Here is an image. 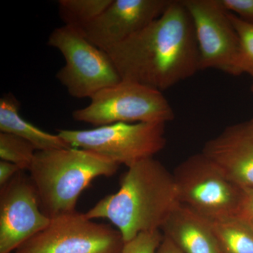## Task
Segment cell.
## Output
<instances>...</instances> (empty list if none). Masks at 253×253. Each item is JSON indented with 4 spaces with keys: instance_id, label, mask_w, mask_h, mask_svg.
I'll list each match as a JSON object with an SVG mask.
<instances>
[{
    "instance_id": "cell-11",
    "label": "cell",
    "mask_w": 253,
    "mask_h": 253,
    "mask_svg": "<svg viewBox=\"0 0 253 253\" xmlns=\"http://www.w3.org/2000/svg\"><path fill=\"white\" fill-rule=\"evenodd\" d=\"M172 0H113L83 31L86 39L104 51L144 29L163 14Z\"/></svg>"
},
{
    "instance_id": "cell-20",
    "label": "cell",
    "mask_w": 253,
    "mask_h": 253,
    "mask_svg": "<svg viewBox=\"0 0 253 253\" xmlns=\"http://www.w3.org/2000/svg\"><path fill=\"white\" fill-rule=\"evenodd\" d=\"M226 11L253 24V0H220Z\"/></svg>"
},
{
    "instance_id": "cell-21",
    "label": "cell",
    "mask_w": 253,
    "mask_h": 253,
    "mask_svg": "<svg viewBox=\"0 0 253 253\" xmlns=\"http://www.w3.org/2000/svg\"><path fill=\"white\" fill-rule=\"evenodd\" d=\"M253 229V193H248L236 216Z\"/></svg>"
},
{
    "instance_id": "cell-4",
    "label": "cell",
    "mask_w": 253,
    "mask_h": 253,
    "mask_svg": "<svg viewBox=\"0 0 253 253\" xmlns=\"http://www.w3.org/2000/svg\"><path fill=\"white\" fill-rule=\"evenodd\" d=\"M172 174L179 204L211 221L237 216L246 193L202 152L186 158Z\"/></svg>"
},
{
    "instance_id": "cell-2",
    "label": "cell",
    "mask_w": 253,
    "mask_h": 253,
    "mask_svg": "<svg viewBox=\"0 0 253 253\" xmlns=\"http://www.w3.org/2000/svg\"><path fill=\"white\" fill-rule=\"evenodd\" d=\"M178 204L172 173L149 158L128 168L117 192L101 199L85 215L111 221L126 243L141 233L161 230Z\"/></svg>"
},
{
    "instance_id": "cell-8",
    "label": "cell",
    "mask_w": 253,
    "mask_h": 253,
    "mask_svg": "<svg viewBox=\"0 0 253 253\" xmlns=\"http://www.w3.org/2000/svg\"><path fill=\"white\" fill-rule=\"evenodd\" d=\"M124 245L117 229L75 211L51 219L16 253H121Z\"/></svg>"
},
{
    "instance_id": "cell-1",
    "label": "cell",
    "mask_w": 253,
    "mask_h": 253,
    "mask_svg": "<svg viewBox=\"0 0 253 253\" xmlns=\"http://www.w3.org/2000/svg\"><path fill=\"white\" fill-rule=\"evenodd\" d=\"M106 52L122 81L161 92L201 71L194 26L181 0H172L159 18Z\"/></svg>"
},
{
    "instance_id": "cell-19",
    "label": "cell",
    "mask_w": 253,
    "mask_h": 253,
    "mask_svg": "<svg viewBox=\"0 0 253 253\" xmlns=\"http://www.w3.org/2000/svg\"><path fill=\"white\" fill-rule=\"evenodd\" d=\"M163 239L161 230L141 233L125 243L121 253H156Z\"/></svg>"
},
{
    "instance_id": "cell-9",
    "label": "cell",
    "mask_w": 253,
    "mask_h": 253,
    "mask_svg": "<svg viewBox=\"0 0 253 253\" xmlns=\"http://www.w3.org/2000/svg\"><path fill=\"white\" fill-rule=\"evenodd\" d=\"M181 1L194 26L201 71L215 69L240 76L239 36L220 0Z\"/></svg>"
},
{
    "instance_id": "cell-16",
    "label": "cell",
    "mask_w": 253,
    "mask_h": 253,
    "mask_svg": "<svg viewBox=\"0 0 253 253\" xmlns=\"http://www.w3.org/2000/svg\"><path fill=\"white\" fill-rule=\"evenodd\" d=\"M113 0H60L59 16L65 26L83 32L94 21Z\"/></svg>"
},
{
    "instance_id": "cell-3",
    "label": "cell",
    "mask_w": 253,
    "mask_h": 253,
    "mask_svg": "<svg viewBox=\"0 0 253 253\" xmlns=\"http://www.w3.org/2000/svg\"><path fill=\"white\" fill-rule=\"evenodd\" d=\"M120 165L88 150L37 151L28 168L42 212L49 218L76 211L82 192L98 176H111Z\"/></svg>"
},
{
    "instance_id": "cell-5",
    "label": "cell",
    "mask_w": 253,
    "mask_h": 253,
    "mask_svg": "<svg viewBox=\"0 0 253 253\" xmlns=\"http://www.w3.org/2000/svg\"><path fill=\"white\" fill-rule=\"evenodd\" d=\"M47 44L59 50L64 58L65 65L56 78L73 97L90 99L122 81L107 53L88 41L79 30L65 25L56 28Z\"/></svg>"
},
{
    "instance_id": "cell-6",
    "label": "cell",
    "mask_w": 253,
    "mask_h": 253,
    "mask_svg": "<svg viewBox=\"0 0 253 253\" xmlns=\"http://www.w3.org/2000/svg\"><path fill=\"white\" fill-rule=\"evenodd\" d=\"M166 124L118 123L86 130L59 129L57 134L71 147L88 150L129 168L164 149Z\"/></svg>"
},
{
    "instance_id": "cell-22",
    "label": "cell",
    "mask_w": 253,
    "mask_h": 253,
    "mask_svg": "<svg viewBox=\"0 0 253 253\" xmlns=\"http://www.w3.org/2000/svg\"><path fill=\"white\" fill-rule=\"evenodd\" d=\"M21 170L22 169L14 163L1 160L0 161V186L4 185Z\"/></svg>"
},
{
    "instance_id": "cell-13",
    "label": "cell",
    "mask_w": 253,
    "mask_h": 253,
    "mask_svg": "<svg viewBox=\"0 0 253 253\" xmlns=\"http://www.w3.org/2000/svg\"><path fill=\"white\" fill-rule=\"evenodd\" d=\"M161 231L183 253H222L211 221L179 203Z\"/></svg>"
},
{
    "instance_id": "cell-14",
    "label": "cell",
    "mask_w": 253,
    "mask_h": 253,
    "mask_svg": "<svg viewBox=\"0 0 253 253\" xmlns=\"http://www.w3.org/2000/svg\"><path fill=\"white\" fill-rule=\"evenodd\" d=\"M20 103L9 93L0 99V131L14 134L31 143L37 151L65 149L71 146L58 134L42 130L21 117Z\"/></svg>"
},
{
    "instance_id": "cell-10",
    "label": "cell",
    "mask_w": 253,
    "mask_h": 253,
    "mask_svg": "<svg viewBox=\"0 0 253 253\" xmlns=\"http://www.w3.org/2000/svg\"><path fill=\"white\" fill-rule=\"evenodd\" d=\"M29 174L21 170L0 190V253H11L49 225Z\"/></svg>"
},
{
    "instance_id": "cell-12",
    "label": "cell",
    "mask_w": 253,
    "mask_h": 253,
    "mask_svg": "<svg viewBox=\"0 0 253 253\" xmlns=\"http://www.w3.org/2000/svg\"><path fill=\"white\" fill-rule=\"evenodd\" d=\"M202 153L246 194L253 193V118L226 126Z\"/></svg>"
},
{
    "instance_id": "cell-15",
    "label": "cell",
    "mask_w": 253,
    "mask_h": 253,
    "mask_svg": "<svg viewBox=\"0 0 253 253\" xmlns=\"http://www.w3.org/2000/svg\"><path fill=\"white\" fill-rule=\"evenodd\" d=\"M222 253H253V229L237 217L211 221Z\"/></svg>"
},
{
    "instance_id": "cell-23",
    "label": "cell",
    "mask_w": 253,
    "mask_h": 253,
    "mask_svg": "<svg viewBox=\"0 0 253 253\" xmlns=\"http://www.w3.org/2000/svg\"><path fill=\"white\" fill-rule=\"evenodd\" d=\"M156 253H183L180 250L178 249L175 244L163 235V239Z\"/></svg>"
},
{
    "instance_id": "cell-7",
    "label": "cell",
    "mask_w": 253,
    "mask_h": 253,
    "mask_svg": "<svg viewBox=\"0 0 253 253\" xmlns=\"http://www.w3.org/2000/svg\"><path fill=\"white\" fill-rule=\"evenodd\" d=\"M86 107L75 110L78 122L100 126L126 123H168L174 110L163 92L134 82L121 81L98 91Z\"/></svg>"
},
{
    "instance_id": "cell-18",
    "label": "cell",
    "mask_w": 253,
    "mask_h": 253,
    "mask_svg": "<svg viewBox=\"0 0 253 253\" xmlns=\"http://www.w3.org/2000/svg\"><path fill=\"white\" fill-rule=\"evenodd\" d=\"M229 16L239 38V75L246 73L251 77V90L253 94V24L231 13H229Z\"/></svg>"
},
{
    "instance_id": "cell-17",
    "label": "cell",
    "mask_w": 253,
    "mask_h": 253,
    "mask_svg": "<svg viewBox=\"0 0 253 253\" xmlns=\"http://www.w3.org/2000/svg\"><path fill=\"white\" fill-rule=\"evenodd\" d=\"M37 151L29 141L14 134L0 132V158L28 170Z\"/></svg>"
}]
</instances>
